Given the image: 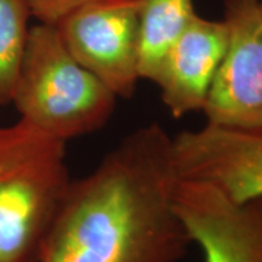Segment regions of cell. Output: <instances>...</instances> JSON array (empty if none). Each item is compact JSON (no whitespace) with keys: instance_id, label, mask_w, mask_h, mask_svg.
<instances>
[{"instance_id":"5","label":"cell","mask_w":262,"mask_h":262,"mask_svg":"<svg viewBox=\"0 0 262 262\" xmlns=\"http://www.w3.org/2000/svg\"><path fill=\"white\" fill-rule=\"evenodd\" d=\"M227 45L204 106L208 124L262 129V0H226Z\"/></svg>"},{"instance_id":"3","label":"cell","mask_w":262,"mask_h":262,"mask_svg":"<svg viewBox=\"0 0 262 262\" xmlns=\"http://www.w3.org/2000/svg\"><path fill=\"white\" fill-rule=\"evenodd\" d=\"M143 0H95L58 22L73 56L116 94L130 98L139 81L140 12Z\"/></svg>"},{"instance_id":"8","label":"cell","mask_w":262,"mask_h":262,"mask_svg":"<svg viewBox=\"0 0 262 262\" xmlns=\"http://www.w3.org/2000/svg\"><path fill=\"white\" fill-rule=\"evenodd\" d=\"M227 45L224 21L196 15L163 57L153 81L176 119L204 110Z\"/></svg>"},{"instance_id":"10","label":"cell","mask_w":262,"mask_h":262,"mask_svg":"<svg viewBox=\"0 0 262 262\" xmlns=\"http://www.w3.org/2000/svg\"><path fill=\"white\" fill-rule=\"evenodd\" d=\"M31 16L25 0H0V107L12 101Z\"/></svg>"},{"instance_id":"7","label":"cell","mask_w":262,"mask_h":262,"mask_svg":"<svg viewBox=\"0 0 262 262\" xmlns=\"http://www.w3.org/2000/svg\"><path fill=\"white\" fill-rule=\"evenodd\" d=\"M179 179L210 183L234 203L262 196V129L211 125L171 139Z\"/></svg>"},{"instance_id":"1","label":"cell","mask_w":262,"mask_h":262,"mask_svg":"<svg viewBox=\"0 0 262 262\" xmlns=\"http://www.w3.org/2000/svg\"><path fill=\"white\" fill-rule=\"evenodd\" d=\"M159 124L120 141L72 181L39 262H178L191 238L173 209L179 176Z\"/></svg>"},{"instance_id":"4","label":"cell","mask_w":262,"mask_h":262,"mask_svg":"<svg viewBox=\"0 0 262 262\" xmlns=\"http://www.w3.org/2000/svg\"><path fill=\"white\" fill-rule=\"evenodd\" d=\"M71 182L66 146L0 179V262H39Z\"/></svg>"},{"instance_id":"11","label":"cell","mask_w":262,"mask_h":262,"mask_svg":"<svg viewBox=\"0 0 262 262\" xmlns=\"http://www.w3.org/2000/svg\"><path fill=\"white\" fill-rule=\"evenodd\" d=\"M66 146L32 124L19 119L10 126H0V179L25 169L29 164Z\"/></svg>"},{"instance_id":"9","label":"cell","mask_w":262,"mask_h":262,"mask_svg":"<svg viewBox=\"0 0 262 262\" xmlns=\"http://www.w3.org/2000/svg\"><path fill=\"white\" fill-rule=\"evenodd\" d=\"M195 16L193 0H143L140 12L141 79L153 81L169 48Z\"/></svg>"},{"instance_id":"2","label":"cell","mask_w":262,"mask_h":262,"mask_svg":"<svg viewBox=\"0 0 262 262\" xmlns=\"http://www.w3.org/2000/svg\"><path fill=\"white\" fill-rule=\"evenodd\" d=\"M116 100V94L71 54L56 26L29 28L11 101L19 119L66 142L106 125Z\"/></svg>"},{"instance_id":"12","label":"cell","mask_w":262,"mask_h":262,"mask_svg":"<svg viewBox=\"0 0 262 262\" xmlns=\"http://www.w3.org/2000/svg\"><path fill=\"white\" fill-rule=\"evenodd\" d=\"M40 24L56 26L66 16L95 0H25Z\"/></svg>"},{"instance_id":"6","label":"cell","mask_w":262,"mask_h":262,"mask_svg":"<svg viewBox=\"0 0 262 262\" xmlns=\"http://www.w3.org/2000/svg\"><path fill=\"white\" fill-rule=\"evenodd\" d=\"M173 209L205 262H262V196L234 203L210 183L178 179Z\"/></svg>"}]
</instances>
